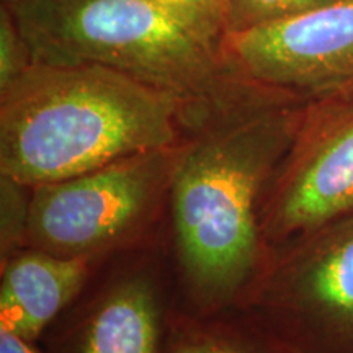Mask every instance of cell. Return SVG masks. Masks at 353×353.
<instances>
[{
  "label": "cell",
  "instance_id": "6da1fadb",
  "mask_svg": "<svg viewBox=\"0 0 353 353\" xmlns=\"http://www.w3.org/2000/svg\"><path fill=\"white\" fill-rule=\"evenodd\" d=\"M306 101L259 83L183 130L172 216L183 275L205 306L241 299L262 270L260 205Z\"/></svg>",
  "mask_w": 353,
  "mask_h": 353
},
{
  "label": "cell",
  "instance_id": "7a4b0ae2",
  "mask_svg": "<svg viewBox=\"0 0 353 353\" xmlns=\"http://www.w3.org/2000/svg\"><path fill=\"white\" fill-rule=\"evenodd\" d=\"M179 97L94 64L33 63L0 90V176L25 188L182 141Z\"/></svg>",
  "mask_w": 353,
  "mask_h": 353
},
{
  "label": "cell",
  "instance_id": "3957f363",
  "mask_svg": "<svg viewBox=\"0 0 353 353\" xmlns=\"http://www.w3.org/2000/svg\"><path fill=\"white\" fill-rule=\"evenodd\" d=\"M12 8L33 63L94 64L179 97L183 123L252 81L211 43L151 0H19Z\"/></svg>",
  "mask_w": 353,
  "mask_h": 353
},
{
  "label": "cell",
  "instance_id": "277c9868",
  "mask_svg": "<svg viewBox=\"0 0 353 353\" xmlns=\"http://www.w3.org/2000/svg\"><path fill=\"white\" fill-rule=\"evenodd\" d=\"M244 304L294 353H353V213L270 250Z\"/></svg>",
  "mask_w": 353,
  "mask_h": 353
},
{
  "label": "cell",
  "instance_id": "5b68a950",
  "mask_svg": "<svg viewBox=\"0 0 353 353\" xmlns=\"http://www.w3.org/2000/svg\"><path fill=\"white\" fill-rule=\"evenodd\" d=\"M179 151L180 143L132 154L32 188L25 242L44 252L88 259L123 239L170 187Z\"/></svg>",
  "mask_w": 353,
  "mask_h": 353
},
{
  "label": "cell",
  "instance_id": "8992f818",
  "mask_svg": "<svg viewBox=\"0 0 353 353\" xmlns=\"http://www.w3.org/2000/svg\"><path fill=\"white\" fill-rule=\"evenodd\" d=\"M353 213V83L306 101L262 205L267 254Z\"/></svg>",
  "mask_w": 353,
  "mask_h": 353
},
{
  "label": "cell",
  "instance_id": "52a82bcc",
  "mask_svg": "<svg viewBox=\"0 0 353 353\" xmlns=\"http://www.w3.org/2000/svg\"><path fill=\"white\" fill-rule=\"evenodd\" d=\"M236 72L311 100L353 83V0H335L278 23L226 34Z\"/></svg>",
  "mask_w": 353,
  "mask_h": 353
},
{
  "label": "cell",
  "instance_id": "ba28073f",
  "mask_svg": "<svg viewBox=\"0 0 353 353\" xmlns=\"http://www.w3.org/2000/svg\"><path fill=\"white\" fill-rule=\"evenodd\" d=\"M87 259L32 250L7 259L0 285V327L34 342L77 294Z\"/></svg>",
  "mask_w": 353,
  "mask_h": 353
},
{
  "label": "cell",
  "instance_id": "9c48e42d",
  "mask_svg": "<svg viewBox=\"0 0 353 353\" xmlns=\"http://www.w3.org/2000/svg\"><path fill=\"white\" fill-rule=\"evenodd\" d=\"M164 337L151 285L131 280L92 312L64 353H162Z\"/></svg>",
  "mask_w": 353,
  "mask_h": 353
},
{
  "label": "cell",
  "instance_id": "30bf717a",
  "mask_svg": "<svg viewBox=\"0 0 353 353\" xmlns=\"http://www.w3.org/2000/svg\"><path fill=\"white\" fill-rule=\"evenodd\" d=\"M162 353H294L275 335L250 321H180L164 337Z\"/></svg>",
  "mask_w": 353,
  "mask_h": 353
},
{
  "label": "cell",
  "instance_id": "8fae6325",
  "mask_svg": "<svg viewBox=\"0 0 353 353\" xmlns=\"http://www.w3.org/2000/svg\"><path fill=\"white\" fill-rule=\"evenodd\" d=\"M335 0H228V34L278 23Z\"/></svg>",
  "mask_w": 353,
  "mask_h": 353
},
{
  "label": "cell",
  "instance_id": "7c38bea8",
  "mask_svg": "<svg viewBox=\"0 0 353 353\" xmlns=\"http://www.w3.org/2000/svg\"><path fill=\"white\" fill-rule=\"evenodd\" d=\"M193 32L223 46L228 34V0H151Z\"/></svg>",
  "mask_w": 353,
  "mask_h": 353
},
{
  "label": "cell",
  "instance_id": "4fadbf2b",
  "mask_svg": "<svg viewBox=\"0 0 353 353\" xmlns=\"http://www.w3.org/2000/svg\"><path fill=\"white\" fill-rule=\"evenodd\" d=\"M33 64L32 50L12 8L0 3V90Z\"/></svg>",
  "mask_w": 353,
  "mask_h": 353
},
{
  "label": "cell",
  "instance_id": "5bb4252c",
  "mask_svg": "<svg viewBox=\"0 0 353 353\" xmlns=\"http://www.w3.org/2000/svg\"><path fill=\"white\" fill-rule=\"evenodd\" d=\"M2 183V254H10L25 241L28 201H23L25 187L0 176Z\"/></svg>",
  "mask_w": 353,
  "mask_h": 353
},
{
  "label": "cell",
  "instance_id": "9a60e30c",
  "mask_svg": "<svg viewBox=\"0 0 353 353\" xmlns=\"http://www.w3.org/2000/svg\"><path fill=\"white\" fill-rule=\"evenodd\" d=\"M0 353H41L34 347V342H28L20 335L0 327Z\"/></svg>",
  "mask_w": 353,
  "mask_h": 353
},
{
  "label": "cell",
  "instance_id": "2e32d148",
  "mask_svg": "<svg viewBox=\"0 0 353 353\" xmlns=\"http://www.w3.org/2000/svg\"><path fill=\"white\" fill-rule=\"evenodd\" d=\"M19 0H0V3H6V6H13V3H17Z\"/></svg>",
  "mask_w": 353,
  "mask_h": 353
}]
</instances>
